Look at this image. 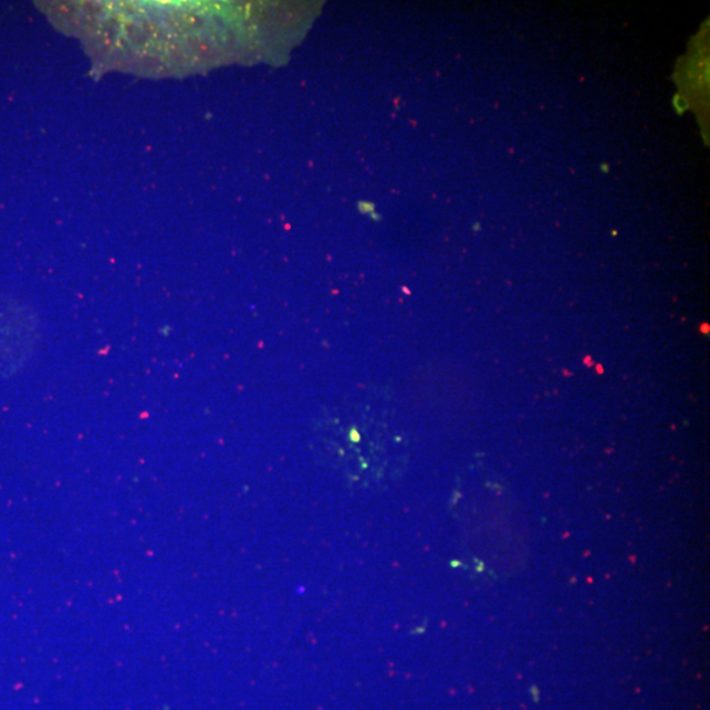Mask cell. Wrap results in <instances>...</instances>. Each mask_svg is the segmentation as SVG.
<instances>
[{
	"label": "cell",
	"instance_id": "obj_1",
	"mask_svg": "<svg viewBox=\"0 0 710 710\" xmlns=\"http://www.w3.org/2000/svg\"><path fill=\"white\" fill-rule=\"evenodd\" d=\"M38 323L22 310L0 305V374L17 370L33 349Z\"/></svg>",
	"mask_w": 710,
	"mask_h": 710
},
{
	"label": "cell",
	"instance_id": "obj_2",
	"mask_svg": "<svg viewBox=\"0 0 710 710\" xmlns=\"http://www.w3.org/2000/svg\"><path fill=\"white\" fill-rule=\"evenodd\" d=\"M675 107H677L679 113H683V111L688 107L687 101L680 96L675 97Z\"/></svg>",
	"mask_w": 710,
	"mask_h": 710
},
{
	"label": "cell",
	"instance_id": "obj_3",
	"mask_svg": "<svg viewBox=\"0 0 710 710\" xmlns=\"http://www.w3.org/2000/svg\"><path fill=\"white\" fill-rule=\"evenodd\" d=\"M602 169H603L604 171H608V166H607V165H604V166H602Z\"/></svg>",
	"mask_w": 710,
	"mask_h": 710
}]
</instances>
